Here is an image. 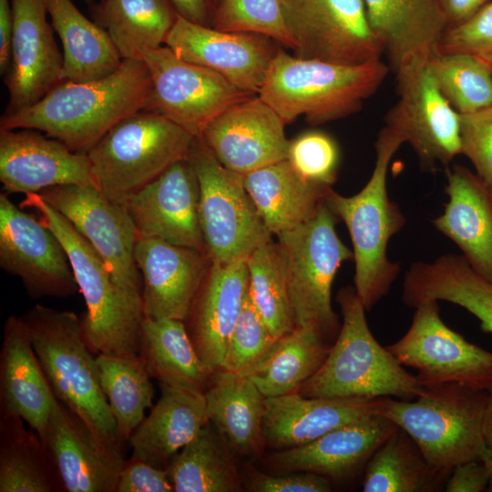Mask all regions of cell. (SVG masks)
<instances>
[{
	"label": "cell",
	"mask_w": 492,
	"mask_h": 492,
	"mask_svg": "<svg viewBox=\"0 0 492 492\" xmlns=\"http://www.w3.org/2000/svg\"><path fill=\"white\" fill-rule=\"evenodd\" d=\"M395 72L417 54L436 51L448 27L439 0H363Z\"/></svg>",
	"instance_id": "f546056e"
},
{
	"label": "cell",
	"mask_w": 492,
	"mask_h": 492,
	"mask_svg": "<svg viewBox=\"0 0 492 492\" xmlns=\"http://www.w3.org/2000/svg\"><path fill=\"white\" fill-rule=\"evenodd\" d=\"M88 5L96 3L97 0H85Z\"/></svg>",
	"instance_id": "680465c9"
},
{
	"label": "cell",
	"mask_w": 492,
	"mask_h": 492,
	"mask_svg": "<svg viewBox=\"0 0 492 492\" xmlns=\"http://www.w3.org/2000/svg\"><path fill=\"white\" fill-rule=\"evenodd\" d=\"M484 445L485 452L482 461L492 474V388L487 391V404L484 420Z\"/></svg>",
	"instance_id": "9f6ffc18"
},
{
	"label": "cell",
	"mask_w": 492,
	"mask_h": 492,
	"mask_svg": "<svg viewBox=\"0 0 492 492\" xmlns=\"http://www.w3.org/2000/svg\"><path fill=\"white\" fill-rule=\"evenodd\" d=\"M90 14L122 59L140 60L145 50L165 44L179 16L169 0H97Z\"/></svg>",
	"instance_id": "e575fe53"
},
{
	"label": "cell",
	"mask_w": 492,
	"mask_h": 492,
	"mask_svg": "<svg viewBox=\"0 0 492 492\" xmlns=\"http://www.w3.org/2000/svg\"><path fill=\"white\" fill-rule=\"evenodd\" d=\"M397 428L388 418L374 415L337 427L305 445L280 450L270 460L278 469L312 472L333 483L348 480L364 474L373 454Z\"/></svg>",
	"instance_id": "cb8c5ba5"
},
{
	"label": "cell",
	"mask_w": 492,
	"mask_h": 492,
	"mask_svg": "<svg viewBox=\"0 0 492 492\" xmlns=\"http://www.w3.org/2000/svg\"><path fill=\"white\" fill-rule=\"evenodd\" d=\"M20 318L56 399L99 433L120 443L80 317L71 311L36 304Z\"/></svg>",
	"instance_id": "52a82bcc"
},
{
	"label": "cell",
	"mask_w": 492,
	"mask_h": 492,
	"mask_svg": "<svg viewBox=\"0 0 492 492\" xmlns=\"http://www.w3.org/2000/svg\"><path fill=\"white\" fill-rule=\"evenodd\" d=\"M0 266L21 280L33 300L67 298L79 292L59 239L6 193L0 195Z\"/></svg>",
	"instance_id": "2e32d148"
},
{
	"label": "cell",
	"mask_w": 492,
	"mask_h": 492,
	"mask_svg": "<svg viewBox=\"0 0 492 492\" xmlns=\"http://www.w3.org/2000/svg\"><path fill=\"white\" fill-rule=\"evenodd\" d=\"M199 200L198 177L186 158L169 166L122 206L138 236L158 238L206 252L199 220Z\"/></svg>",
	"instance_id": "ffe728a7"
},
{
	"label": "cell",
	"mask_w": 492,
	"mask_h": 492,
	"mask_svg": "<svg viewBox=\"0 0 492 492\" xmlns=\"http://www.w3.org/2000/svg\"><path fill=\"white\" fill-rule=\"evenodd\" d=\"M436 51L469 54L492 66V2L466 21L448 26Z\"/></svg>",
	"instance_id": "7dc6e473"
},
{
	"label": "cell",
	"mask_w": 492,
	"mask_h": 492,
	"mask_svg": "<svg viewBox=\"0 0 492 492\" xmlns=\"http://www.w3.org/2000/svg\"><path fill=\"white\" fill-rule=\"evenodd\" d=\"M405 334L386 346L405 366L415 369L423 386L458 384L476 390L492 388V352L466 340L439 314L438 301L415 308Z\"/></svg>",
	"instance_id": "7c38bea8"
},
{
	"label": "cell",
	"mask_w": 492,
	"mask_h": 492,
	"mask_svg": "<svg viewBox=\"0 0 492 492\" xmlns=\"http://www.w3.org/2000/svg\"><path fill=\"white\" fill-rule=\"evenodd\" d=\"M178 15L190 22L212 26L214 4L212 0H169Z\"/></svg>",
	"instance_id": "f5cc1de1"
},
{
	"label": "cell",
	"mask_w": 492,
	"mask_h": 492,
	"mask_svg": "<svg viewBox=\"0 0 492 492\" xmlns=\"http://www.w3.org/2000/svg\"><path fill=\"white\" fill-rule=\"evenodd\" d=\"M229 448L209 421L166 467L174 491H241V479Z\"/></svg>",
	"instance_id": "74e56055"
},
{
	"label": "cell",
	"mask_w": 492,
	"mask_h": 492,
	"mask_svg": "<svg viewBox=\"0 0 492 492\" xmlns=\"http://www.w3.org/2000/svg\"><path fill=\"white\" fill-rule=\"evenodd\" d=\"M213 4H214V6H216L217 3L219 2V0H212Z\"/></svg>",
	"instance_id": "91938a15"
},
{
	"label": "cell",
	"mask_w": 492,
	"mask_h": 492,
	"mask_svg": "<svg viewBox=\"0 0 492 492\" xmlns=\"http://www.w3.org/2000/svg\"><path fill=\"white\" fill-rule=\"evenodd\" d=\"M13 32L12 0H0V73L5 76L11 60Z\"/></svg>",
	"instance_id": "db71d44e"
},
{
	"label": "cell",
	"mask_w": 492,
	"mask_h": 492,
	"mask_svg": "<svg viewBox=\"0 0 492 492\" xmlns=\"http://www.w3.org/2000/svg\"><path fill=\"white\" fill-rule=\"evenodd\" d=\"M134 259L142 279L144 316L185 321L211 263L207 253L138 236Z\"/></svg>",
	"instance_id": "7402d4cb"
},
{
	"label": "cell",
	"mask_w": 492,
	"mask_h": 492,
	"mask_svg": "<svg viewBox=\"0 0 492 492\" xmlns=\"http://www.w3.org/2000/svg\"><path fill=\"white\" fill-rule=\"evenodd\" d=\"M404 141L385 126L376 141L375 163L366 184L353 196H343L332 188L324 200L345 224L353 244L354 290L365 310L373 308L389 292L400 266L387 256L391 238L405 223V217L387 191L391 159Z\"/></svg>",
	"instance_id": "3957f363"
},
{
	"label": "cell",
	"mask_w": 492,
	"mask_h": 492,
	"mask_svg": "<svg viewBox=\"0 0 492 492\" xmlns=\"http://www.w3.org/2000/svg\"><path fill=\"white\" fill-rule=\"evenodd\" d=\"M246 487L253 492H329L333 490V482L324 476L307 471L268 475L251 468L247 473Z\"/></svg>",
	"instance_id": "681fc988"
},
{
	"label": "cell",
	"mask_w": 492,
	"mask_h": 492,
	"mask_svg": "<svg viewBox=\"0 0 492 492\" xmlns=\"http://www.w3.org/2000/svg\"><path fill=\"white\" fill-rule=\"evenodd\" d=\"M293 55L338 64L381 59L363 0H280Z\"/></svg>",
	"instance_id": "4fadbf2b"
},
{
	"label": "cell",
	"mask_w": 492,
	"mask_h": 492,
	"mask_svg": "<svg viewBox=\"0 0 492 492\" xmlns=\"http://www.w3.org/2000/svg\"><path fill=\"white\" fill-rule=\"evenodd\" d=\"M430 72L443 96L458 114L492 106V66L466 53L434 51Z\"/></svg>",
	"instance_id": "b9f144b4"
},
{
	"label": "cell",
	"mask_w": 492,
	"mask_h": 492,
	"mask_svg": "<svg viewBox=\"0 0 492 492\" xmlns=\"http://www.w3.org/2000/svg\"><path fill=\"white\" fill-rule=\"evenodd\" d=\"M446 193L447 202L433 225L492 282V189L477 173L455 165L446 169Z\"/></svg>",
	"instance_id": "4316f807"
},
{
	"label": "cell",
	"mask_w": 492,
	"mask_h": 492,
	"mask_svg": "<svg viewBox=\"0 0 492 492\" xmlns=\"http://www.w3.org/2000/svg\"><path fill=\"white\" fill-rule=\"evenodd\" d=\"M491 472L482 460H471L456 466L446 481V492H483Z\"/></svg>",
	"instance_id": "816d5d0a"
},
{
	"label": "cell",
	"mask_w": 492,
	"mask_h": 492,
	"mask_svg": "<svg viewBox=\"0 0 492 492\" xmlns=\"http://www.w3.org/2000/svg\"><path fill=\"white\" fill-rule=\"evenodd\" d=\"M17 415H0V492H66L40 436Z\"/></svg>",
	"instance_id": "d590c367"
},
{
	"label": "cell",
	"mask_w": 492,
	"mask_h": 492,
	"mask_svg": "<svg viewBox=\"0 0 492 492\" xmlns=\"http://www.w3.org/2000/svg\"><path fill=\"white\" fill-rule=\"evenodd\" d=\"M431 54L413 56L395 71L398 99L384 118L385 127L412 147L427 172L447 168L461 154L460 115L430 72Z\"/></svg>",
	"instance_id": "8fae6325"
},
{
	"label": "cell",
	"mask_w": 492,
	"mask_h": 492,
	"mask_svg": "<svg viewBox=\"0 0 492 492\" xmlns=\"http://www.w3.org/2000/svg\"><path fill=\"white\" fill-rule=\"evenodd\" d=\"M286 124L258 95L238 102L210 122L201 137L227 169L246 175L287 159Z\"/></svg>",
	"instance_id": "44dd1931"
},
{
	"label": "cell",
	"mask_w": 492,
	"mask_h": 492,
	"mask_svg": "<svg viewBox=\"0 0 492 492\" xmlns=\"http://www.w3.org/2000/svg\"><path fill=\"white\" fill-rule=\"evenodd\" d=\"M276 43L263 35L220 31L179 15L164 45L181 59L257 95L279 49Z\"/></svg>",
	"instance_id": "e0dca14e"
},
{
	"label": "cell",
	"mask_w": 492,
	"mask_h": 492,
	"mask_svg": "<svg viewBox=\"0 0 492 492\" xmlns=\"http://www.w3.org/2000/svg\"><path fill=\"white\" fill-rule=\"evenodd\" d=\"M67 492H116L125 459L119 442L56 399L42 438Z\"/></svg>",
	"instance_id": "ac0fdd59"
},
{
	"label": "cell",
	"mask_w": 492,
	"mask_h": 492,
	"mask_svg": "<svg viewBox=\"0 0 492 492\" xmlns=\"http://www.w3.org/2000/svg\"><path fill=\"white\" fill-rule=\"evenodd\" d=\"M160 397L128 439L131 457L166 468L209 423L204 394L159 384Z\"/></svg>",
	"instance_id": "f1b7e54d"
},
{
	"label": "cell",
	"mask_w": 492,
	"mask_h": 492,
	"mask_svg": "<svg viewBox=\"0 0 492 492\" xmlns=\"http://www.w3.org/2000/svg\"><path fill=\"white\" fill-rule=\"evenodd\" d=\"M195 136L152 111H138L110 128L87 153L95 186L122 205L173 163L186 159Z\"/></svg>",
	"instance_id": "ba28073f"
},
{
	"label": "cell",
	"mask_w": 492,
	"mask_h": 492,
	"mask_svg": "<svg viewBox=\"0 0 492 492\" xmlns=\"http://www.w3.org/2000/svg\"><path fill=\"white\" fill-rule=\"evenodd\" d=\"M452 470L432 465L412 437L397 428L375 450L363 475L364 492H438Z\"/></svg>",
	"instance_id": "8d00e7d4"
},
{
	"label": "cell",
	"mask_w": 492,
	"mask_h": 492,
	"mask_svg": "<svg viewBox=\"0 0 492 492\" xmlns=\"http://www.w3.org/2000/svg\"><path fill=\"white\" fill-rule=\"evenodd\" d=\"M138 357L159 384L204 394L212 370L199 356L184 321L144 318Z\"/></svg>",
	"instance_id": "d6a6232c"
},
{
	"label": "cell",
	"mask_w": 492,
	"mask_h": 492,
	"mask_svg": "<svg viewBox=\"0 0 492 492\" xmlns=\"http://www.w3.org/2000/svg\"><path fill=\"white\" fill-rule=\"evenodd\" d=\"M460 115L461 154L477 176L492 189V106Z\"/></svg>",
	"instance_id": "c3c4849f"
},
{
	"label": "cell",
	"mask_w": 492,
	"mask_h": 492,
	"mask_svg": "<svg viewBox=\"0 0 492 492\" xmlns=\"http://www.w3.org/2000/svg\"><path fill=\"white\" fill-rule=\"evenodd\" d=\"M486 491L492 492V474L490 476L489 482H488V485H487V487Z\"/></svg>",
	"instance_id": "6f0895ef"
},
{
	"label": "cell",
	"mask_w": 492,
	"mask_h": 492,
	"mask_svg": "<svg viewBox=\"0 0 492 492\" xmlns=\"http://www.w3.org/2000/svg\"><path fill=\"white\" fill-rule=\"evenodd\" d=\"M249 293L275 339L292 331L294 315L283 257L272 240L256 249L247 259Z\"/></svg>",
	"instance_id": "60d3db41"
},
{
	"label": "cell",
	"mask_w": 492,
	"mask_h": 492,
	"mask_svg": "<svg viewBox=\"0 0 492 492\" xmlns=\"http://www.w3.org/2000/svg\"><path fill=\"white\" fill-rule=\"evenodd\" d=\"M63 46L64 80L84 82L115 72L123 59L108 33L87 19L72 0H45Z\"/></svg>",
	"instance_id": "836d02e7"
},
{
	"label": "cell",
	"mask_w": 492,
	"mask_h": 492,
	"mask_svg": "<svg viewBox=\"0 0 492 492\" xmlns=\"http://www.w3.org/2000/svg\"><path fill=\"white\" fill-rule=\"evenodd\" d=\"M487 404V391L444 384L411 400L382 397L378 415L405 431L432 465L452 470L482 459Z\"/></svg>",
	"instance_id": "8992f818"
},
{
	"label": "cell",
	"mask_w": 492,
	"mask_h": 492,
	"mask_svg": "<svg viewBox=\"0 0 492 492\" xmlns=\"http://www.w3.org/2000/svg\"><path fill=\"white\" fill-rule=\"evenodd\" d=\"M381 59L348 65L305 59L279 47L257 94L285 124L301 116L321 125L358 112L385 80Z\"/></svg>",
	"instance_id": "277c9868"
},
{
	"label": "cell",
	"mask_w": 492,
	"mask_h": 492,
	"mask_svg": "<svg viewBox=\"0 0 492 492\" xmlns=\"http://www.w3.org/2000/svg\"><path fill=\"white\" fill-rule=\"evenodd\" d=\"M12 8L11 60L4 76L9 101L4 114L31 107L64 80L63 54L45 0H12Z\"/></svg>",
	"instance_id": "d6986e66"
},
{
	"label": "cell",
	"mask_w": 492,
	"mask_h": 492,
	"mask_svg": "<svg viewBox=\"0 0 492 492\" xmlns=\"http://www.w3.org/2000/svg\"><path fill=\"white\" fill-rule=\"evenodd\" d=\"M141 60L152 83L146 110L166 117L193 136L201 135L232 105L254 96L219 73L181 59L165 45L145 50Z\"/></svg>",
	"instance_id": "5bb4252c"
},
{
	"label": "cell",
	"mask_w": 492,
	"mask_h": 492,
	"mask_svg": "<svg viewBox=\"0 0 492 492\" xmlns=\"http://www.w3.org/2000/svg\"><path fill=\"white\" fill-rule=\"evenodd\" d=\"M381 399L305 397L297 391L266 397L264 442L279 450L305 445L337 427L378 415Z\"/></svg>",
	"instance_id": "484cf974"
},
{
	"label": "cell",
	"mask_w": 492,
	"mask_h": 492,
	"mask_svg": "<svg viewBox=\"0 0 492 492\" xmlns=\"http://www.w3.org/2000/svg\"><path fill=\"white\" fill-rule=\"evenodd\" d=\"M488 0H439L448 26L460 24L487 4Z\"/></svg>",
	"instance_id": "11a10c76"
},
{
	"label": "cell",
	"mask_w": 492,
	"mask_h": 492,
	"mask_svg": "<svg viewBox=\"0 0 492 492\" xmlns=\"http://www.w3.org/2000/svg\"><path fill=\"white\" fill-rule=\"evenodd\" d=\"M276 340L258 313L248 291L220 368L247 376L266 356Z\"/></svg>",
	"instance_id": "f6af8a7d"
},
{
	"label": "cell",
	"mask_w": 492,
	"mask_h": 492,
	"mask_svg": "<svg viewBox=\"0 0 492 492\" xmlns=\"http://www.w3.org/2000/svg\"><path fill=\"white\" fill-rule=\"evenodd\" d=\"M34 210L64 246L87 310L80 317L84 338L95 354L138 357L145 318L140 296L120 287L103 260L72 224L38 193H29L20 204Z\"/></svg>",
	"instance_id": "7a4b0ae2"
},
{
	"label": "cell",
	"mask_w": 492,
	"mask_h": 492,
	"mask_svg": "<svg viewBox=\"0 0 492 492\" xmlns=\"http://www.w3.org/2000/svg\"><path fill=\"white\" fill-rule=\"evenodd\" d=\"M244 185L272 235L309 220L332 187L303 179L284 159L244 175Z\"/></svg>",
	"instance_id": "1f68e13d"
},
{
	"label": "cell",
	"mask_w": 492,
	"mask_h": 492,
	"mask_svg": "<svg viewBox=\"0 0 492 492\" xmlns=\"http://www.w3.org/2000/svg\"><path fill=\"white\" fill-rule=\"evenodd\" d=\"M0 181L6 194L39 193L59 185L95 186L87 154L29 128H0Z\"/></svg>",
	"instance_id": "603a6c76"
},
{
	"label": "cell",
	"mask_w": 492,
	"mask_h": 492,
	"mask_svg": "<svg viewBox=\"0 0 492 492\" xmlns=\"http://www.w3.org/2000/svg\"><path fill=\"white\" fill-rule=\"evenodd\" d=\"M99 382L117 425L121 444L152 407L154 387L139 357H121L108 354L96 356Z\"/></svg>",
	"instance_id": "ab89813d"
},
{
	"label": "cell",
	"mask_w": 492,
	"mask_h": 492,
	"mask_svg": "<svg viewBox=\"0 0 492 492\" xmlns=\"http://www.w3.org/2000/svg\"><path fill=\"white\" fill-rule=\"evenodd\" d=\"M209 421L241 456L261 452L265 396L248 377L219 368L204 393Z\"/></svg>",
	"instance_id": "4dcf8cb0"
},
{
	"label": "cell",
	"mask_w": 492,
	"mask_h": 492,
	"mask_svg": "<svg viewBox=\"0 0 492 492\" xmlns=\"http://www.w3.org/2000/svg\"><path fill=\"white\" fill-rule=\"evenodd\" d=\"M174 491L166 468L130 457L120 471L116 492Z\"/></svg>",
	"instance_id": "f907efd6"
},
{
	"label": "cell",
	"mask_w": 492,
	"mask_h": 492,
	"mask_svg": "<svg viewBox=\"0 0 492 492\" xmlns=\"http://www.w3.org/2000/svg\"><path fill=\"white\" fill-rule=\"evenodd\" d=\"M329 349L315 329L295 327L275 341L247 376L265 397L296 392L320 368Z\"/></svg>",
	"instance_id": "f35d334b"
},
{
	"label": "cell",
	"mask_w": 492,
	"mask_h": 492,
	"mask_svg": "<svg viewBox=\"0 0 492 492\" xmlns=\"http://www.w3.org/2000/svg\"><path fill=\"white\" fill-rule=\"evenodd\" d=\"M343 323L320 368L297 392L315 398L396 397L411 400L425 391L371 333L365 308L354 288L337 295Z\"/></svg>",
	"instance_id": "5b68a950"
},
{
	"label": "cell",
	"mask_w": 492,
	"mask_h": 492,
	"mask_svg": "<svg viewBox=\"0 0 492 492\" xmlns=\"http://www.w3.org/2000/svg\"><path fill=\"white\" fill-rule=\"evenodd\" d=\"M152 83L140 59H123L113 73L84 82L63 80L38 102L3 114L0 128L44 132L77 153L88 150L124 118L146 110Z\"/></svg>",
	"instance_id": "6da1fadb"
},
{
	"label": "cell",
	"mask_w": 492,
	"mask_h": 492,
	"mask_svg": "<svg viewBox=\"0 0 492 492\" xmlns=\"http://www.w3.org/2000/svg\"><path fill=\"white\" fill-rule=\"evenodd\" d=\"M339 157L333 138L320 131H310L290 140L287 159L306 180L332 187L336 180Z\"/></svg>",
	"instance_id": "bcb514c9"
},
{
	"label": "cell",
	"mask_w": 492,
	"mask_h": 492,
	"mask_svg": "<svg viewBox=\"0 0 492 492\" xmlns=\"http://www.w3.org/2000/svg\"><path fill=\"white\" fill-rule=\"evenodd\" d=\"M337 216L325 200L300 226L277 235L296 327L313 328L323 337L336 330L332 285L342 264L354 259L339 238Z\"/></svg>",
	"instance_id": "30bf717a"
},
{
	"label": "cell",
	"mask_w": 492,
	"mask_h": 492,
	"mask_svg": "<svg viewBox=\"0 0 492 492\" xmlns=\"http://www.w3.org/2000/svg\"><path fill=\"white\" fill-rule=\"evenodd\" d=\"M38 194L93 247L113 280L141 297L142 279L134 259L138 233L123 206L93 185H59Z\"/></svg>",
	"instance_id": "9a60e30c"
},
{
	"label": "cell",
	"mask_w": 492,
	"mask_h": 492,
	"mask_svg": "<svg viewBox=\"0 0 492 492\" xmlns=\"http://www.w3.org/2000/svg\"><path fill=\"white\" fill-rule=\"evenodd\" d=\"M249 291L246 261L211 262L184 323L204 364L220 368Z\"/></svg>",
	"instance_id": "d4e9b609"
},
{
	"label": "cell",
	"mask_w": 492,
	"mask_h": 492,
	"mask_svg": "<svg viewBox=\"0 0 492 492\" xmlns=\"http://www.w3.org/2000/svg\"><path fill=\"white\" fill-rule=\"evenodd\" d=\"M212 26L226 32L263 35L293 49L280 0H219Z\"/></svg>",
	"instance_id": "ee69618b"
},
{
	"label": "cell",
	"mask_w": 492,
	"mask_h": 492,
	"mask_svg": "<svg viewBox=\"0 0 492 492\" xmlns=\"http://www.w3.org/2000/svg\"><path fill=\"white\" fill-rule=\"evenodd\" d=\"M56 399L23 321L8 316L0 353V415L20 416L43 438Z\"/></svg>",
	"instance_id": "83f0119b"
},
{
	"label": "cell",
	"mask_w": 492,
	"mask_h": 492,
	"mask_svg": "<svg viewBox=\"0 0 492 492\" xmlns=\"http://www.w3.org/2000/svg\"><path fill=\"white\" fill-rule=\"evenodd\" d=\"M431 297L458 305L492 333V282L477 273L461 255L447 259L436 271L430 285Z\"/></svg>",
	"instance_id": "7bdbcfd3"
},
{
	"label": "cell",
	"mask_w": 492,
	"mask_h": 492,
	"mask_svg": "<svg viewBox=\"0 0 492 492\" xmlns=\"http://www.w3.org/2000/svg\"><path fill=\"white\" fill-rule=\"evenodd\" d=\"M187 159L199 180V220L206 253L211 262L247 261L272 241L244 185V175L225 168L202 137L195 136Z\"/></svg>",
	"instance_id": "9c48e42d"
}]
</instances>
